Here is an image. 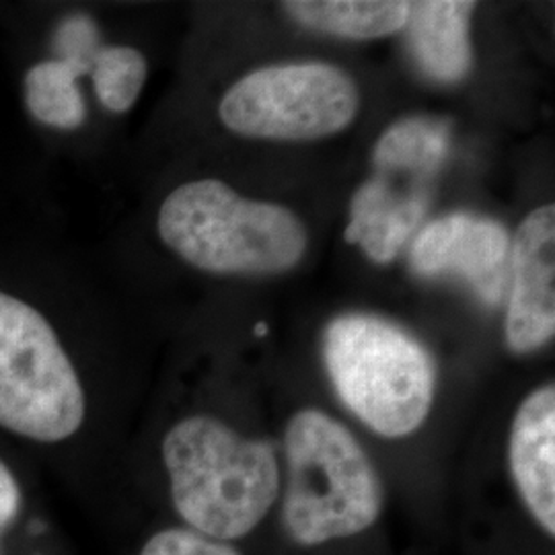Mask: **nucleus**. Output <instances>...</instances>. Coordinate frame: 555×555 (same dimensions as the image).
Instances as JSON below:
<instances>
[{
    "label": "nucleus",
    "instance_id": "nucleus-7",
    "mask_svg": "<svg viewBox=\"0 0 555 555\" xmlns=\"http://www.w3.org/2000/svg\"><path fill=\"white\" fill-rule=\"evenodd\" d=\"M508 249L511 237L500 222L455 212L422 229L412 245L410 263L420 276L465 278L488 305H496L504 288Z\"/></svg>",
    "mask_w": 555,
    "mask_h": 555
},
{
    "label": "nucleus",
    "instance_id": "nucleus-19",
    "mask_svg": "<svg viewBox=\"0 0 555 555\" xmlns=\"http://www.w3.org/2000/svg\"><path fill=\"white\" fill-rule=\"evenodd\" d=\"M256 334H258V336L268 334V325H266V323H258V325H256Z\"/></svg>",
    "mask_w": 555,
    "mask_h": 555
},
{
    "label": "nucleus",
    "instance_id": "nucleus-4",
    "mask_svg": "<svg viewBox=\"0 0 555 555\" xmlns=\"http://www.w3.org/2000/svg\"><path fill=\"white\" fill-rule=\"evenodd\" d=\"M323 360L337 397L380 437H408L430 414L435 362L393 323L371 315L334 319L323 336Z\"/></svg>",
    "mask_w": 555,
    "mask_h": 555
},
{
    "label": "nucleus",
    "instance_id": "nucleus-8",
    "mask_svg": "<svg viewBox=\"0 0 555 555\" xmlns=\"http://www.w3.org/2000/svg\"><path fill=\"white\" fill-rule=\"evenodd\" d=\"M513 272L506 341L516 354H527L545 346L555 334L554 204L537 208L518 227Z\"/></svg>",
    "mask_w": 555,
    "mask_h": 555
},
{
    "label": "nucleus",
    "instance_id": "nucleus-9",
    "mask_svg": "<svg viewBox=\"0 0 555 555\" xmlns=\"http://www.w3.org/2000/svg\"><path fill=\"white\" fill-rule=\"evenodd\" d=\"M511 474L529 515L555 535V389L543 385L516 410L511 430Z\"/></svg>",
    "mask_w": 555,
    "mask_h": 555
},
{
    "label": "nucleus",
    "instance_id": "nucleus-5",
    "mask_svg": "<svg viewBox=\"0 0 555 555\" xmlns=\"http://www.w3.org/2000/svg\"><path fill=\"white\" fill-rule=\"evenodd\" d=\"M85 414L82 383L50 321L0 293V428L54 444L77 435Z\"/></svg>",
    "mask_w": 555,
    "mask_h": 555
},
{
    "label": "nucleus",
    "instance_id": "nucleus-16",
    "mask_svg": "<svg viewBox=\"0 0 555 555\" xmlns=\"http://www.w3.org/2000/svg\"><path fill=\"white\" fill-rule=\"evenodd\" d=\"M139 555H241L227 541L202 535L188 527H169L151 537Z\"/></svg>",
    "mask_w": 555,
    "mask_h": 555
},
{
    "label": "nucleus",
    "instance_id": "nucleus-14",
    "mask_svg": "<svg viewBox=\"0 0 555 555\" xmlns=\"http://www.w3.org/2000/svg\"><path fill=\"white\" fill-rule=\"evenodd\" d=\"M451 134L447 121L430 118L401 119L375 146L373 160L380 171L433 176L449 155Z\"/></svg>",
    "mask_w": 555,
    "mask_h": 555
},
{
    "label": "nucleus",
    "instance_id": "nucleus-13",
    "mask_svg": "<svg viewBox=\"0 0 555 555\" xmlns=\"http://www.w3.org/2000/svg\"><path fill=\"white\" fill-rule=\"evenodd\" d=\"M80 73L64 60L34 64L23 79V98L29 116L56 130H77L87 118L79 89Z\"/></svg>",
    "mask_w": 555,
    "mask_h": 555
},
{
    "label": "nucleus",
    "instance_id": "nucleus-17",
    "mask_svg": "<svg viewBox=\"0 0 555 555\" xmlns=\"http://www.w3.org/2000/svg\"><path fill=\"white\" fill-rule=\"evenodd\" d=\"M56 41H59V60L75 66L80 77L91 70L95 54L101 50L100 31L93 21L82 15L64 21L59 29Z\"/></svg>",
    "mask_w": 555,
    "mask_h": 555
},
{
    "label": "nucleus",
    "instance_id": "nucleus-15",
    "mask_svg": "<svg viewBox=\"0 0 555 555\" xmlns=\"http://www.w3.org/2000/svg\"><path fill=\"white\" fill-rule=\"evenodd\" d=\"M89 73L101 105L114 114H124L139 100L149 64L137 48L101 46Z\"/></svg>",
    "mask_w": 555,
    "mask_h": 555
},
{
    "label": "nucleus",
    "instance_id": "nucleus-11",
    "mask_svg": "<svg viewBox=\"0 0 555 555\" xmlns=\"http://www.w3.org/2000/svg\"><path fill=\"white\" fill-rule=\"evenodd\" d=\"M476 2L428 0L410 9V48L426 75L442 82L463 79L472 64L469 20Z\"/></svg>",
    "mask_w": 555,
    "mask_h": 555
},
{
    "label": "nucleus",
    "instance_id": "nucleus-6",
    "mask_svg": "<svg viewBox=\"0 0 555 555\" xmlns=\"http://www.w3.org/2000/svg\"><path fill=\"white\" fill-rule=\"evenodd\" d=\"M357 85L325 62L266 66L238 79L220 101L222 124L241 137L318 140L357 118Z\"/></svg>",
    "mask_w": 555,
    "mask_h": 555
},
{
    "label": "nucleus",
    "instance_id": "nucleus-1",
    "mask_svg": "<svg viewBox=\"0 0 555 555\" xmlns=\"http://www.w3.org/2000/svg\"><path fill=\"white\" fill-rule=\"evenodd\" d=\"M163 463L179 518L219 541L256 531L280 498L274 444L241 437L217 417L179 420L163 438Z\"/></svg>",
    "mask_w": 555,
    "mask_h": 555
},
{
    "label": "nucleus",
    "instance_id": "nucleus-12",
    "mask_svg": "<svg viewBox=\"0 0 555 555\" xmlns=\"http://www.w3.org/2000/svg\"><path fill=\"white\" fill-rule=\"evenodd\" d=\"M412 2L366 0H295L284 11L300 25L354 40H375L405 27Z\"/></svg>",
    "mask_w": 555,
    "mask_h": 555
},
{
    "label": "nucleus",
    "instance_id": "nucleus-18",
    "mask_svg": "<svg viewBox=\"0 0 555 555\" xmlns=\"http://www.w3.org/2000/svg\"><path fill=\"white\" fill-rule=\"evenodd\" d=\"M23 508V494L20 481L0 459V541L7 529L20 518Z\"/></svg>",
    "mask_w": 555,
    "mask_h": 555
},
{
    "label": "nucleus",
    "instance_id": "nucleus-2",
    "mask_svg": "<svg viewBox=\"0 0 555 555\" xmlns=\"http://www.w3.org/2000/svg\"><path fill=\"white\" fill-rule=\"evenodd\" d=\"M282 527L300 547H319L375 527L385 488L354 435L319 410H300L284 433Z\"/></svg>",
    "mask_w": 555,
    "mask_h": 555
},
{
    "label": "nucleus",
    "instance_id": "nucleus-3",
    "mask_svg": "<svg viewBox=\"0 0 555 555\" xmlns=\"http://www.w3.org/2000/svg\"><path fill=\"white\" fill-rule=\"evenodd\" d=\"M163 243L210 274L263 276L302 259L307 233L284 206L243 198L219 179L179 185L160 206Z\"/></svg>",
    "mask_w": 555,
    "mask_h": 555
},
{
    "label": "nucleus",
    "instance_id": "nucleus-10",
    "mask_svg": "<svg viewBox=\"0 0 555 555\" xmlns=\"http://www.w3.org/2000/svg\"><path fill=\"white\" fill-rule=\"evenodd\" d=\"M426 204L424 192L399 194L387 181L371 179L352 198L344 238L360 245L373 261L389 263L416 231Z\"/></svg>",
    "mask_w": 555,
    "mask_h": 555
}]
</instances>
